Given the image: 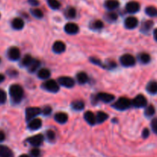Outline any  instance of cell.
Returning a JSON list of instances; mask_svg holds the SVG:
<instances>
[{
    "label": "cell",
    "instance_id": "7bdbcfd3",
    "mask_svg": "<svg viewBox=\"0 0 157 157\" xmlns=\"http://www.w3.org/2000/svg\"><path fill=\"white\" fill-rule=\"evenodd\" d=\"M149 135V130L148 129H144L143 131V136L144 138H147Z\"/></svg>",
    "mask_w": 157,
    "mask_h": 157
},
{
    "label": "cell",
    "instance_id": "60d3db41",
    "mask_svg": "<svg viewBox=\"0 0 157 157\" xmlns=\"http://www.w3.org/2000/svg\"><path fill=\"white\" fill-rule=\"evenodd\" d=\"M151 127H152V131L157 134V119H154L151 123Z\"/></svg>",
    "mask_w": 157,
    "mask_h": 157
},
{
    "label": "cell",
    "instance_id": "83f0119b",
    "mask_svg": "<svg viewBox=\"0 0 157 157\" xmlns=\"http://www.w3.org/2000/svg\"><path fill=\"white\" fill-rule=\"evenodd\" d=\"M34 58H32V56L29 55H26V56H24V58H22L21 61V64L22 65L24 66V67H29V64L32 63V61H33Z\"/></svg>",
    "mask_w": 157,
    "mask_h": 157
},
{
    "label": "cell",
    "instance_id": "d6a6232c",
    "mask_svg": "<svg viewBox=\"0 0 157 157\" xmlns=\"http://www.w3.org/2000/svg\"><path fill=\"white\" fill-rule=\"evenodd\" d=\"M31 13L34 17L37 18H42L43 17V12L38 9H33L31 10Z\"/></svg>",
    "mask_w": 157,
    "mask_h": 157
},
{
    "label": "cell",
    "instance_id": "30bf717a",
    "mask_svg": "<svg viewBox=\"0 0 157 157\" xmlns=\"http://www.w3.org/2000/svg\"><path fill=\"white\" fill-rule=\"evenodd\" d=\"M138 19H137L135 17L133 16H129L128 18H126L125 20V26H126V29H133L138 25Z\"/></svg>",
    "mask_w": 157,
    "mask_h": 157
},
{
    "label": "cell",
    "instance_id": "ffe728a7",
    "mask_svg": "<svg viewBox=\"0 0 157 157\" xmlns=\"http://www.w3.org/2000/svg\"><path fill=\"white\" fill-rule=\"evenodd\" d=\"M119 6V2L117 0H106L105 7L109 10H114Z\"/></svg>",
    "mask_w": 157,
    "mask_h": 157
},
{
    "label": "cell",
    "instance_id": "f6af8a7d",
    "mask_svg": "<svg viewBox=\"0 0 157 157\" xmlns=\"http://www.w3.org/2000/svg\"><path fill=\"white\" fill-rule=\"evenodd\" d=\"M153 36L155 41H157V29H155L153 32Z\"/></svg>",
    "mask_w": 157,
    "mask_h": 157
},
{
    "label": "cell",
    "instance_id": "1f68e13d",
    "mask_svg": "<svg viewBox=\"0 0 157 157\" xmlns=\"http://www.w3.org/2000/svg\"><path fill=\"white\" fill-rule=\"evenodd\" d=\"M66 15L69 18H75V15H76V11H75V9L74 8H69L66 10Z\"/></svg>",
    "mask_w": 157,
    "mask_h": 157
},
{
    "label": "cell",
    "instance_id": "836d02e7",
    "mask_svg": "<svg viewBox=\"0 0 157 157\" xmlns=\"http://www.w3.org/2000/svg\"><path fill=\"white\" fill-rule=\"evenodd\" d=\"M155 113V108L152 105L148 106L145 110V114L147 117H151Z\"/></svg>",
    "mask_w": 157,
    "mask_h": 157
},
{
    "label": "cell",
    "instance_id": "f1b7e54d",
    "mask_svg": "<svg viewBox=\"0 0 157 157\" xmlns=\"http://www.w3.org/2000/svg\"><path fill=\"white\" fill-rule=\"evenodd\" d=\"M146 13L150 17L157 16V9L153 6H148L146 9Z\"/></svg>",
    "mask_w": 157,
    "mask_h": 157
},
{
    "label": "cell",
    "instance_id": "681fc988",
    "mask_svg": "<svg viewBox=\"0 0 157 157\" xmlns=\"http://www.w3.org/2000/svg\"><path fill=\"white\" fill-rule=\"evenodd\" d=\"M0 16H1V15H0Z\"/></svg>",
    "mask_w": 157,
    "mask_h": 157
},
{
    "label": "cell",
    "instance_id": "44dd1931",
    "mask_svg": "<svg viewBox=\"0 0 157 157\" xmlns=\"http://www.w3.org/2000/svg\"><path fill=\"white\" fill-rule=\"evenodd\" d=\"M76 79L79 84H86L88 81H89V78H88V75L86 72H78L76 75Z\"/></svg>",
    "mask_w": 157,
    "mask_h": 157
},
{
    "label": "cell",
    "instance_id": "b9f144b4",
    "mask_svg": "<svg viewBox=\"0 0 157 157\" xmlns=\"http://www.w3.org/2000/svg\"><path fill=\"white\" fill-rule=\"evenodd\" d=\"M28 2L32 6H37L39 4V2L38 0H28Z\"/></svg>",
    "mask_w": 157,
    "mask_h": 157
},
{
    "label": "cell",
    "instance_id": "3957f363",
    "mask_svg": "<svg viewBox=\"0 0 157 157\" xmlns=\"http://www.w3.org/2000/svg\"><path fill=\"white\" fill-rule=\"evenodd\" d=\"M42 87L45 90H48L49 92H52V93H56L59 90L58 84L55 81H53V80H47L42 84Z\"/></svg>",
    "mask_w": 157,
    "mask_h": 157
},
{
    "label": "cell",
    "instance_id": "f35d334b",
    "mask_svg": "<svg viewBox=\"0 0 157 157\" xmlns=\"http://www.w3.org/2000/svg\"><path fill=\"white\" fill-rule=\"evenodd\" d=\"M51 112H52V108L49 106H46V107H43V109L42 110V113L44 115H46V116L50 114Z\"/></svg>",
    "mask_w": 157,
    "mask_h": 157
},
{
    "label": "cell",
    "instance_id": "d590c367",
    "mask_svg": "<svg viewBox=\"0 0 157 157\" xmlns=\"http://www.w3.org/2000/svg\"><path fill=\"white\" fill-rule=\"evenodd\" d=\"M106 18L109 21H115V20L117 19L118 16H117L116 13H114V12H109V13H108L107 15H106Z\"/></svg>",
    "mask_w": 157,
    "mask_h": 157
},
{
    "label": "cell",
    "instance_id": "74e56055",
    "mask_svg": "<svg viewBox=\"0 0 157 157\" xmlns=\"http://www.w3.org/2000/svg\"><path fill=\"white\" fill-rule=\"evenodd\" d=\"M46 136H47V138L50 141L55 140V132L52 131V130H48V131L46 132Z\"/></svg>",
    "mask_w": 157,
    "mask_h": 157
},
{
    "label": "cell",
    "instance_id": "6da1fadb",
    "mask_svg": "<svg viewBox=\"0 0 157 157\" xmlns=\"http://www.w3.org/2000/svg\"><path fill=\"white\" fill-rule=\"evenodd\" d=\"M23 89L18 84H12L9 87V94L12 101L15 103L19 102L23 97Z\"/></svg>",
    "mask_w": 157,
    "mask_h": 157
},
{
    "label": "cell",
    "instance_id": "bcb514c9",
    "mask_svg": "<svg viewBox=\"0 0 157 157\" xmlns=\"http://www.w3.org/2000/svg\"><path fill=\"white\" fill-rule=\"evenodd\" d=\"M4 80H5V77H4V75H2V74H0V83L2 82V81H4Z\"/></svg>",
    "mask_w": 157,
    "mask_h": 157
},
{
    "label": "cell",
    "instance_id": "ee69618b",
    "mask_svg": "<svg viewBox=\"0 0 157 157\" xmlns=\"http://www.w3.org/2000/svg\"><path fill=\"white\" fill-rule=\"evenodd\" d=\"M6 138V136H5V133H3L2 131H0V142L3 141Z\"/></svg>",
    "mask_w": 157,
    "mask_h": 157
},
{
    "label": "cell",
    "instance_id": "8fae6325",
    "mask_svg": "<svg viewBox=\"0 0 157 157\" xmlns=\"http://www.w3.org/2000/svg\"><path fill=\"white\" fill-rule=\"evenodd\" d=\"M64 30L69 35H75L78 32V26L75 23L69 22L65 25Z\"/></svg>",
    "mask_w": 157,
    "mask_h": 157
},
{
    "label": "cell",
    "instance_id": "d6986e66",
    "mask_svg": "<svg viewBox=\"0 0 157 157\" xmlns=\"http://www.w3.org/2000/svg\"><path fill=\"white\" fill-rule=\"evenodd\" d=\"M55 120L58 124H65L68 121V115L63 112H59V113H55Z\"/></svg>",
    "mask_w": 157,
    "mask_h": 157
},
{
    "label": "cell",
    "instance_id": "7a4b0ae2",
    "mask_svg": "<svg viewBox=\"0 0 157 157\" xmlns=\"http://www.w3.org/2000/svg\"><path fill=\"white\" fill-rule=\"evenodd\" d=\"M132 104L131 101L126 98H120L113 104V107L119 110H125L130 107Z\"/></svg>",
    "mask_w": 157,
    "mask_h": 157
},
{
    "label": "cell",
    "instance_id": "2e32d148",
    "mask_svg": "<svg viewBox=\"0 0 157 157\" xmlns=\"http://www.w3.org/2000/svg\"><path fill=\"white\" fill-rule=\"evenodd\" d=\"M84 119L90 125H94L96 123L95 115L91 111H86L84 114Z\"/></svg>",
    "mask_w": 157,
    "mask_h": 157
},
{
    "label": "cell",
    "instance_id": "f546056e",
    "mask_svg": "<svg viewBox=\"0 0 157 157\" xmlns=\"http://www.w3.org/2000/svg\"><path fill=\"white\" fill-rule=\"evenodd\" d=\"M139 59L143 64H147L150 61V56L147 53H141L139 55Z\"/></svg>",
    "mask_w": 157,
    "mask_h": 157
},
{
    "label": "cell",
    "instance_id": "e575fe53",
    "mask_svg": "<svg viewBox=\"0 0 157 157\" xmlns=\"http://www.w3.org/2000/svg\"><path fill=\"white\" fill-rule=\"evenodd\" d=\"M103 27V21H100V20H96V21H94L92 25V29H97V30H99V29H101Z\"/></svg>",
    "mask_w": 157,
    "mask_h": 157
},
{
    "label": "cell",
    "instance_id": "ac0fdd59",
    "mask_svg": "<svg viewBox=\"0 0 157 157\" xmlns=\"http://www.w3.org/2000/svg\"><path fill=\"white\" fill-rule=\"evenodd\" d=\"M12 26L15 30H21L24 27V21L20 18H15L12 20Z\"/></svg>",
    "mask_w": 157,
    "mask_h": 157
},
{
    "label": "cell",
    "instance_id": "cb8c5ba5",
    "mask_svg": "<svg viewBox=\"0 0 157 157\" xmlns=\"http://www.w3.org/2000/svg\"><path fill=\"white\" fill-rule=\"evenodd\" d=\"M95 118H96L97 123L102 124V123L105 122V121L108 119V114L105 113V112L99 111L97 113L96 115H95Z\"/></svg>",
    "mask_w": 157,
    "mask_h": 157
},
{
    "label": "cell",
    "instance_id": "4fadbf2b",
    "mask_svg": "<svg viewBox=\"0 0 157 157\" xmlns=\"http://www.w3.org/2000/svg\"><path fill=\"white\" fill-rule=\"evenodd\" d=\"M97 99L105 103H110L115 99V96L109 93H99L97 94Z\"/></svg>",
    "mask_w": 157,
    "mask_h": 157
},
{
    "label": "cell",
    "instance_id": "4dcf8cb0",
    "mask_svg": "<svg viewBox=\"0 0 157 157\" xmlns=\"http://www.w3.org/2000/svg\"><path fill=\"white\" fill-rule=\"evenodd\" d=\"M47 2L52 9H58L60 7V3L58 0H47Z\"/></svg>",
    "mask_w": 157,
    "mask_h": 157
},
{
    "label": "cell",
    "instance_id": "5b68a950",
    "mask_svg": "<svg viewBox=\"0 0 157 157\" xmlns=\"http://www.w3.org/2000/svg\"><path fill=\"white\" fill-rule=\"evenodd\" d=\"M120 62L125 67H132V66L135 65V59L132 55L125 54L120 58Z\"/></svg>",
    "mask_w": 157,
    "mask_h": 157
},
{
    "label": "cell",
    "instance_id": "4316f807",
    "mask_svg": "<svg viewBox=\"0 0 157 157\" xmlns=\"http://www.w3.org/2000/svg\"><path fill=\"white\" fill-rule=\"evenodd\" d=\"M40 65V62L38 61V60H35V59H33V61H32V63H31L30 64H29V66L28 67V69H29V71L30 72H35V71L38 69V67H39Z\"/></svg>",
    "mask_w": 157,
    "mask_h": 157
},
{
    "label": "cell",
    "instance_id": "603a6c76",
    "mask_svg": "<svg viewBox=\"0 0 157 157\" xmlns=\"http://www.w3.org/2000/svg\"><path fill=\"white\" fill-rule=\"evenodd\" d=\"M50 71H49V70H48L46 68H42L38 71V77L40 79H48L50 77Z\"/></svg>",
    "mask_w": 157,
    "mask_h": 157
},
{
    "label": "cell",
    "instance_id": "9a60e30c",
    "mask_svg": "<svg viewBox=\"0 0 157 157\" xmlns=\"http://www.w3.org/2000/svg\"><path fill=\"white\" fill-rule=\"evenodd\" d=\"M42 124V123L41 120L38 119V118H35V119H32V121H29L28 127L32 130H36L41 127Z\"/></svg>",
    "mask_w": 157,
    "mask_h": 157
},
{
    "label": "cell",
    "instance_id": "8992f818",
    "mask_svg": "<svg viewBox=\"0 0 157 157\" xmlns=\"http://www.w3.org/2000/svg\"><path fill=\"white\" fill-rule=\"evenodd\" d=\"M146 104H147V100L143 94L137 95L132 101V105L135 107H137V108L146 107Z\"/></svg>",
    "mask_w": 157,
    "mask_h": 157
},
{
    "label": "cell",
    "instance_id": "d4e9b609",
    "mask_svg": "<svg viewBox=\"0 0 157 157\" xmlns=\"http://www.w3.org/2000/svg\"><path fill=\"white\" fill-rule=\"evenodd\" d=\"M152 26H153V22L152 21H150V20H148V21H146L145 22L143 23L141 31L146 33V32H148L149 31H150Z\"/></svg>",
    "mask_w": 157,
    "mask_h": 157
},
{
    "label": "cell",
    "instance_id": "52a82bcc",
    "mask_svg": "<svg viewBox=\"0 0 157 157\" xmlns=\"http://www.w3.org/2000/svg\"><path fill=\"white\" fill-rule=\"evenodd\" d=\"M58 82L60 85L67 88H70L75 85V81L70 77H60L58 79Z\"/></svg>",
    "mask_w": 157,
    "mask_h": 157
},
{
    "label": "cell",
    "instance_id": "ab89813d",
    "mask_svg": "<svg viewBox=\"0 0 157 157\" xmlns=\"http://www.w3.org/2000/svg\"><path fill=\"white\" fill-rule=\"evenodd\" d=\"M30 153H31V155H32V156L38 157L40 155V150H38V148H36V147H35V148L32 149V150H31Z\"/></svg>",
    "mask_w": 157,
    "mask_h": 157
},
{
    "label": "cell",
    "instance_id": "c3c4849f",
    "mask_svg": "<svg viewBox=\"0 0 157 157\" xmlns=\"http://www.w3.org/2000/svg\"><path fill=\"white\" fill-rule=\"evenodd\" d=\"M0 61H1V59H0Z\"/></svg>",
    "mask_w": 157,
    "mask_h": 157
},
{
    "label": "cell",
    "instance_id": "ba28073f",
    "mask_svg": "<svg viewBox=\"0 0 157 157\" xmlns=\"http://www.w3.org/2000/svg\"><path fill=\"white\" fill-rule=\"evenodd\" d=\"M43 140H44V137H43L42 135L37 134L35 135V136H31V137H29L27 140L31 145L33 146V147H37L42 144Z\"/></svg>",
    "mask_w": 157,
    "mask_h": 157
},
{
    "label": "cell",
    "instance_id": "9c48e42d",
    "mask_svg": "<svg viewBox=\"0 0 157 157\" xmlns=\"http://www.w3.org/2000/svg\"><path fill=\"white\" fill-rule=\"evenodd\" d=\"M20 51L18 48L12 47L8 51V57L12 61H17L20 58Z\"/></svg>",
    "mask_w": 157,
    "mask_h": 157
},
{
    "label": "cell",
    "instance_id": "e0dca14e",
    "mask_svg": "<svg viewBox=\"0 0 157 157\" xmlns=\"http://www.w3.org/2000/svg\"><path fill=\"white\" fill-rule=\"evenodd\" d=\"M0 157H13V153L9 147L0 145Z\"/></svg>",
    "mask_w": 157,
    "mask_h": 157
},
{
    "label": "cell",
    "instance_id": "7402d4cb",
    "mask_svg": "<svg viewBox=\"0 0 157 157\" xmlns=\"http://www.w3.org/2000/svg\"><path fill=\"white\" fill-rule=\"evenodd\" d=\"M146 90L151 94H157V82L155 81H151L146 86Z\"/></svg>",
    "mask_w": 157,
    "mask_h": 157
},
{
    "label": "cell",
    "instance_id": "277c9868",
    "mask_svg": "<svg viewBox=\"0 0 157 157\" xmlns=\"http://www.w3.org/2000/svg\"><path fill=\"white\" fill-rule=\"evenodd\" d=\"M41 113L42 110L40 108H38V107H28V108H26V120H27L28 121H32V119H35V117L38 116V115Z\"/></svg>",
    "mask_w": 157,
    "mask_h": 157
},
{
    "label": "cell",
    "instance_id": "7dc6e473",
    "mask_svg": "<svg viewBox=\"0 0 157 157\" xmlns=\"http://www.w3.org/2000/svg\"><path fill=\"white\" fill-rule=\"evenodd\" d=\"M18 157H29V156H28V155L23 154V155H21V156H18Z\"/></svg>",
    "mask_w": 157,
    "mask_h": 157
},
{
    "label": "cell",
    "instance_id": "5bb4252c",
    "mask_svg": "<svg viewBox=\"0 0 157 157\" xmlns=\"http://www.w3.org/2000/svg\"><path fill=\"white\" fill-rule=\"evenodd\" d=\"M66 47L64 42L61 41H56L52 45V50L54 52L57 54H61L65 52Z\"/></svg>",
    "mask_w": 157,
    "mask_h": 157
},
{
    "label": "cell",
    "instance_id": "8d00e7d4",
    "mask_svg": "<svg viewBox=\"0 0 157 157\" xmlns=\"http://www.w3.org/2000/svg\"><path fill=\"white\" fill-rule=\"evenodd\" d=\"M6 99H7V95H6V92L0 89V104H4L6 101Z\"/></svg>",
    "mask_w": 157,
    "mask_h": 157
},
{
    "label": "cell",
    "instance_id": "7c38bea8",
    "mask_svg": "<svg viewBox=\"0 0 157 157\" xmlns=\"http://www.w3.org/2000/svg\"><path fill=\"white\" fill-rule=\"evenodd\" d=\"M140 9V6L137 2L131 1L128 2L126 6V9L129 13H135Z\"/></svg>",
    "mask_w": 157,
    "mask_h": 157
},
{
    "label": "cell",
    "instance_id": "484cf974",
    "mask_svg": "<svg viewBox=\"0 0 157 157\" xmlns=\"http://www.w3.org/2000/svg\"><path fill=\"white\" fill-rule=\"evenodd\" d=\"M72 107L75 110H82L84 108L85 104L83 101H80V100H77V101H73L72 103Z\"/></svg>",
    "mask_w": 157,
    "mask_h": 157
}]
</instances>
